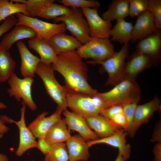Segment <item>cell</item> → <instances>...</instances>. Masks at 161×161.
<instances>
[{"mask_svg":"<svg viewBox=\"0 0 161 161\" xmlns=\"http://www.w3.org/2000/svg\"><path fill=\"white\" fill-rule=\"evenodd\" d=\"M69 161H85L90 156L87 141L79 135L71 136L65 143Z\"/></svg>","mask_w":161,"mask_h":161,"instance_id":"19","label":"cell"},{"mask_svg":"<svg viewBox=\"0 0 161 161\" xmlns=\"http://www.w3.org/2000/svg\"><path fill=\"white\" fill-rule=\"evenodd\" d=\"M135 47L136 50L149 56L158 63L161 59V30L139 40Z\"/></svg>","mask_w":161,"mask_h":161,"instance_id":"16","label":"cell"},{"mask_svg":"<svg viewBox=\"0 0 161 161\" xmlns=\"http://www.w3.org/2000/svg\"><path fill=\"white\" fill-rule=\"evenodd\" d=\"M37 142L36 148L45 155L49 152L52 144H54L47 140L45 138H38Z\"/></svg>","mask_w":161,"mask_h":161,"instance_id":"39","label":"cell"},{"mask_svg":"<svg viewBox=\"0 0 161 161\" xmlns=\"http://www.w3.org/2000/svg\"><path fill=\"white\" fill-rule=\"evenodd\" d=\"M54 70L51 64L40 62L35 71L42 81L47 92L50 97L64 110L67 107L66 100L67 92L64 86L56 79Z\"/></svg>","mask_w":161,"mask_h":161,"instance_id":"3","label":"cell"},{"mask_svg":"<svg viewBox=\"0 0 161 161\" xmlns=\"http://www.w3.org/2000/svg\"><path fill=\"white\" fill-rule=\"evenodd\" d=\"M138 103L134 102L122 106L123 112L128 126L127 132L131 137L133 136L134 134L133 131V122L135 110Z\"/></svg>","mask_w":161,"mask_h":161,"instance_id":"34","label":"cell"},{"mask_svg":"<svg viewBox=\"0 0 161 161\" xmlns=\"http://www.w3.org/2000/svg\"><path fill=\"white\" fill-rule=\"evenodd\" d=\"M18 13L30 16L26 4L13 3L7 0H0V23L7 17Z\"/></svg>","mask_w":161,"mask_h":161,"instance_id":"29","label":"cell"},{"mask_svg":"<svg viewBox=\"0 0 161 161\" xmlns=\"http://www.w3.org/2000/svg\"><path fill=\"white\" fill-rule=\"evenodd\" d=\"M148 11L153 16L157 28L161 29V0H147Z\"/></svg>","mask_w":161,"mask_h":161,"instance_id":"36","label":"cell"},{"mask_svg":"<svg viewBox=\"0 0 161 161\" xmlns=\"http://www.w3.org/2000/svg\"><path fill=\"white\" fill-rule=\"evenodd\" d=\"M84 117L90 128L99 138L110 136L121 129L100 114Z\"/></svg>","mask_w":161,"mask_h":161,"instance_id":"20","label":"cell"},{"mask_svg":"<svg viewBox=\"0 0 161 161\" xmlns=\"http://www.w3.org/2000/svg\"><path fill=\"white\" fill-rule=\"evenodd\" d=\"M18 21V18L13 15L6 18L0 25V37L8 31L14 25H16Z\"/></svg>","mask_w":161,"mask_h":161,"instance_id":"38","label":"cell"},{"mask_svg":"<svg viewBox=\"0 0 161 161\" xmlns=\"http://www.w3.org/2000/svg\"><path fill=\"white\" fill-rule=\"evenodd\" d=\"M133 28L131 22L124 19L117 20L116 24L110 31L112 40L124 44L128 43L131 40Z\"/></svg>","mask_w":161,"mask_h":161,"instance_id":"26","label":"cell"},{"mask_svg":"<svg viewBox=\"0 0 161 161\" xmlns=\"http://www.w3.org/2000/svg\"><path fill=\"white\" fill-rule=\"evenodd\" d=\"M8 158L6 155L0 154V161H8Z\"/></svg>","mask_w":161,"mask_h":161,"instance_id":"44","label":"cell"},{"mask_svg":"<svg viewBox=\"0 0 161 161\" xmlns=\"http://www.w3.org/2000/svg\"><path fill=\"white\" fill-rule=\"evenodd\" d=\"M128 1L129 16L132 18L148 10L147 0H128Z\"/></svg>","mask_w":161,"mask_h":161,"instance_id":"35","label":"cell"},{"mask_svg":"<svg viewBox=\"0 0 161 161\" xmlns=\"http://www.w3.org/2000/svg\"><path fill=\"white\" fill-rule=\"evenodd\" d=\"M129 48V43L124 44L118 52L107 59L90 64H100L101 71L108 73L109 77L106 86H114L123 80L125 61L128 55Z\"/></svg>","mask_w":161,"mask_h":161,"instance_id":"5","label":"cell"},{"mask_svg":"<svg viewBox=\"0 0 161 161\" xmlns=\"http://www.w3.org/2000/svg\"><path fill=\"white\" fill-rule=\"evenodd\" d=\"M71 9L63 5L51 3L44 7L37 16L47 19H54L69 13Z\"/></svg>","mask_w":161,"mask_h":161,"instance_id":"30","label":"cell"},{"mask_svg":"<svg viewBox=\"0 0 161 161\" xmlns=\"http://www.w3.org/2000/svg\"><path fill=\"white\" fill-rule=\"evenodd\" d=\"M114 161H125L120 154L118 152L117 157Z\"/></svg>","mask_w":161,"mask_h":161,"instance_id":"45","label":"cell"},{"mask_svg":"<svg viewBox=\"0 0 161 161\" xmlns=\"http://www.w3.org/2000/svg\"><path fill=\"white\" fill-rule=\"evenodd\" d=\"M98 9H81L88 24L90 37L91 38H109L111 22L104 20L99 16Z\"/></svg>","mask_w":161,"mask_h":161,"instance_id":"11","label":"cell"},{"mask_svg":"<svg viewBox=\"0 0 161 161\" xmlns=\"http://www.w3.org/2000/svg\"><path fill=\"white\" fill-rule=\"evenodd\" d=\"M157 64L151 57L136 50L125 62L123 80L135 81L137 76L140 73Z\"/></svg>","mask_w":161,"mask_h":161,"instance_id":"10","label":"cell"},{"mask_svg":"<svg viewBox=\"0 0 161 161\" xmlns=\"http://www.w3.org/2000/svg\"><path fill=\"white\" fill-rule=\"evenodd\" d=\"M16 62L7 50L0 45V82L7 80L14 73Z\"/></svg>","mask_w":161,"mask_h":161,"instance_id":"28","label":"cell"},{"mask_svg":"<svg viewBox=\"0 0 161 161\" xmlns=\"http://www.w3.org/2000/svg\"><path fill=\"white\" fill-rule=\"evenodd\" d=\"M128 133L122 129H120L112 135L103 138L87 141L89 147L99 144H105L117 148L119 152L126 161L128 159L131 154L130 145L126 143V137Z\"/></svg>","mask_w":161,"mask_h":161,"instance_id":"15","label":"cell"},{"mask_svg":"<svg viewBox=\"0 0 161 161\" xmlns=\"http://www.w3.org/2000/svg\"><path fill=\"white\" fill-rule=\"evenodd\" d=\"M32 161H35V160H32Z\"/></svg>","mask_w":161,"mask_h":161,"instance_id":"47","label":"cell"},{"mask_svg":"<svg viewBox=\"0 0 161 161\" xmlns=\"http://www.w3.org/2000/svg\"><path fill=\"white\" fill-rule=\"evenodd\" d=\"M129 16L128 0H114L110 4L107 10L102 13V18L111 22L115 19H124Z\"/></svg>","mask_w":161,"mask_h":161,"instance_id":"25","label":"cell"},{"mask_svg":"<svg viewBox=\"0 0 161 161\" xmlns=\"http://www.w3.org/2000/svg\"><path fill=\"white\" fill-rule=\"evenodd\" d=\"M7 80L10 87L7 90L9 96L13 97L18 102L22 99V103L32 110H35L37 107L33 100L31 93L33 78L28 77L21 79L14 73Z\"/></svg>","mask_w":161,"mask_h":161,"instance_id":"9","label":"cell"},{"mask_svg":"<svg viewBox=\"0 0 161 161\" xmlns=\"http://www.w3.org/2000/svg\"><path fill=\"white\" fill-rule=\"evenodd\" d=\"M57 55L76 50L83 44L72 35L64 32L58 34L47 41Z\"/></svg>","mask_w":161,"mask_h":161,"instance_id":"22","label":"cell"},{"mask_svg":"<svg viewBox=\"0 0 161 161\" xmlns=\"http://www.w3.org/2000/svg\"><path fill=\"white\" fill-rule=\"evenodd\" d=\"M36 37V33L30 27L24 25H17L4 36L0 42V45L5 49L9 51L14 43L23 39H30Z\"/></svg>","mask_w":161,"mask_h":161,"instance_id":"23","label":"cell"},{"mask_svg":"<svg viewBox=\"0 0 161 161\" xmlns=\"http://www.w3.org/2000/svg\"><path fill=\"white\" fill-rule=\"evenodd\" d=\"M55 1L54 0H27L25 1V4L30 16L34 18L37 16L44 7Z\"/></svg>","mask_w":161,"mask_h":161,"instance_id":"33","label":"cell"},{"mask_svg":"<svg viewBox=\"0 0 161 161\" xmlns=\"http://www.w3.org/2000/svg\"><path fill=\"white\" fill-rule=\"evenodd\" d=\"M123 112L122 106L115 105L112 106L104 109L100 114L110 119L117 113Z\"/></svg>","mask_w":161,"mask_h":161,"instance_id":"40","label":"cell"},{"mask_svg":"<svg viewBox=\"0 0 161 161\" xmlns=\"http://www.w3.org/2000/svg\"><path fill=\"white\" fill-rule=\"evenodd\" d=\"M16 16L18 21L16 25L22 24L28 26L36 33V38L47 41L55 35L64 32L66 30L64 24L62 23H51L21 13L16 14Z\"/></svg>","mask_w":161,"mask_h":161,"instance_id":"8","label":"cell"},{"mask_svg":"<svg viewBox=\"0 0 161 161\" xmlns=\"http://www.w3.org/2000/svg\"><path fill=\"white\" fill-rule=\"evenodd\" d=\"M109 120L119 128L123 129L127 132L128 126L123 112L117 113Z\"/></svg>","mask_w":161,"mask_h":161,"instance_id":"37","label":"cell"},{"mask_svg":"<svg viewBox=\"0 0 161 161\" xmlns=\"http://www.w3.org/2000/svg\"><path fill=\"white\" fill-rule=\"evenodd\" d=\"M63 118L69 130L77 132L79 135L87 141L99 138L98 136L89 126L85 118L67 109L64 110Z\"/></svg>","mask_w":161,"mask_h":161,"instance_id":"13","label":"cell"},{"mask_svg":"<svg viewBox=\"0 0 161 161\" xmlns=\"http://www.w3.org/2000/svg\"><path fill=\"white\" fill-rule=\"evenodd\" d=\"M28 44L39 55L41 62L51 64L57 60L58 55L47 41L36 37L30 39Z\"/></svg>","mask_w":161,"mask_h":161,"instance_id":"24","label":"cell"},{"mask_svg":"<svg viewBox=\"0 0 161 161\" xmlns=\"http://www.w3.org/2000/svg\"><path fill=\"white\" fill-rule=\"evenodd\" d=\"M106 92H97L96 95L103 101L106 107L138 103L141 97L140 88L135 81L124 80Z\"/></svg>","mask_w":161,"mask_h":161,"instance_id":"2","label":"cell"},{"mask_svg":"<svg viewBox=\"0 0 161 161\" xmlns=\"http://www.w3.org/2000/svg\"><path fill=\"white\" fill-rule=\"evenodd\" d=\"M83 58H91L89 64L102 61L110 57L116 52L109 38H90L77 50Z\"/></svg>","mask_w":161,"mask_h":161,"instance_id":"6","label":"cell"},{"mask_svg":"<svg viewBox=\"0 0 161 161\" xmlns=\"http://www.w3.org/2000/svg\"><path fill=\"white\" fill-rule=\"evenodd\" d=\"M157 111H161L160 101L157 97L145 104L137 105L133 122V131L134 134L140 126L147 121Z\"/></svg>","mask_w":161,"mask_h":161,"instance_id":"21","label":"cell"},{"mask_svg":"<svg viewBox=\"0 0 161 161\" xmlns=\"http://www.w3.org/2000/svg\"><path fill=\"white\" fill-rule=\"evenodd\" d=\"M58 1L62 5L73 8H98L100 6V2L95 0H61Z\"/></svg>","mask_w":161,"mask_h":161,"instance_id":"32","label":"cell"},{"mask_svg":"<svg viewBox=\"0 0 161 161\" xmlns=\"http://www.w3.org/2000/svg\"><path fill=\"white\" fill-rule=\"evenodd\" d=\"M44 161H69L67 148L64 142L53 144L45 155Z\"/></svg>","mask_w":161,"mask_h":161,"instance_id":"31","label":"cell"},{"mask_svg":"<svg viewBox=\"0 0 161 161\" xmlns=\"http://www.w3.org/2000/svg\"><path fill=\"white\" fill-rule=\"evenodd\" d=\"M16 46L21 59L20 71L24 78L34 77L37 67L41 62L40 58L32 54L22 41L17 42Z\"/></svg>","mask_w":161,"mask_h":161,"instance_id":"18","label":"cell"},{"mask_svg":"<svg viewBox=\"0 0 161 161\" xmlns=\"http://www.w3.org/2000/svg\"><path fill=\"white\" fill-rule=\"evenodd\" d=\"M67 107L84 117L100 114L107 108L103 101L96 95L67 92Z\"/></svg>","mask_w":161,"mask_h":161,"instance_id":"4","label":"cell"},{"mask_svg":"<svg viewBox=\"0 0 161 161\" xmlns=\"http://www.w3.org/2000/svg\"><path fill=\"white\" fill-rule=\"evenodd\" d=\"M161 121L159 122L156 126L151 139V141L152 142L161 143Z\"/></svg>","mask_w":161,"mask_h":161,"instance_id":"41","label":"cell"},{"mask_svg":"<svg viewBox=\"0 0 161 161\" xmlns=\"http://www.w3.org/2000/svg\"><path fill=\"white\" fill-rule=\"evenodd\" d=\"M154 155V161H161V143H158L156 145L153 149Z\"/></svg>","mask_w":161,"mask_h":161,"instance_id":"43","label":"cell"},{"mask_svg":"<svg viewBox=\"0 0 161 161\" xmlns=\"http://www.w3.org/2000/svg\"><path fill=\"white\" fill-rule=\"evenodd\" d=\"M22 106L21 109V117L18 121H16L9 118L8 123H14L17 126L19 130V141L18 146L15 154L18 157H21L29 149L36 148L37 142L34 135L26 126L25 121V112L26 105L22 103Z\"/></svg>","mask_w":161,"mask_h":161,"instance_id":"12","label":"cell"},{"mask_svg":"<svg viewBox=\"0 0 161 161\" xmlns=\"http://www.w3.org/2000/svg\"><path fill=\"white\" fill-rule=\"evenodd\" d=\"M64 110L57 106L54 113L48 117H46L48 112H44L30 123L28 127L35 138H45L51 128L61 118V114Z\"/></svg>","mask_w":161,"mask_h":161,"instance_id":"14","label":"cell"},{"mask_svg":"<svg viewBox=\"0 0 161 161\" xmlns=\"http://www.w3.org/2000/svg\"><path fill=\"white\" fill-rule=\"evenodd\" d=\"M51 65L64 77L67 92L91 95L98 92L89 84L87 66L76 50L58 55L57 60Z\"/></svg>","mask_w":161,"mask_h":161,"instance_id":"1","label":"cell"},{"mask_svg":"<svg viewBox=\"0 0 161 161\" xmlns=\"http://www.w3.org/2000/svg\"><path fill=\"white\" fill-rule=\"evenodd\" d=\"M81 10L71 8L70 13L55 19L54 22L64 23L66 30L83 44L91 38L88 24Z\"/></svg>","mask_w":161,"mask_h":161,"instance_id":"7","label":"cell"},{"mask_svg":"<svg viewBox=\"0 0 161 161\" xmlns=\"http://www.w3.org/2000/svg\"><path fill=\"white\" fill-rule=\"evenodd\" d=\"M7 107V106L4 103L0 101V109H5Z\"/></svg>","mask_w":161,"mask_h":161,"instance_id":"46","label":"cell"},{"mask_svg":"<svg viewBox=\"0 0 161 161\" xmlns=\"http://www.w3.org/2000/svg\"><path fill=\"white\" fill-rule=\"evenodd\" d=\"M0 119V138H1L4 134L9 130V128L5 124L6 122L5 116H2Z\"/></svg>","mask_w":161,"mask_h":161,"instance_id":"42","label":"cell"},{"mask_svg":"<svg viewBox=\"0 0 161 161\" xmlns=\"http://www.w3.org/2000/svg\"><path fill=\"white\" fill-rule=\"evenodd\" d=\"M71 136L64 120L61 118L51 128L45 138L54 143L66 142Z\"/></svg>","mask_w":161,"mask_h":161,"instance_id":"27","label":"cell"},{"mask_svg":"<svg viewBox=\"0 0 161 161\" xmlns=\"http://www.w3.org/2000/svg\"><path fill=\"white\" fill-rule=\"evenodd\" d=\"M157 30L153 16L148 11H145L137 16L130 41L134 43Z\"/></svg>","mask_w":161,"mask_h":161,"instance_id":"17","label":"cell"}]
</instances>
